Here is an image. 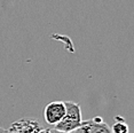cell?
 Masks as SVG:
<instances>
[{
	"instance_id": "2",
	"label": "cell",
	"mask_w": 134,
	"mask_h": 133,
	"mask_svg": "<svg viewBox=\"0 0 134 133\" xmlns=\"http://www.w3.org/2000/svg\"><path fill=\"white\" fill-rule=\"evenodd\" d=\"M72 133H114L111 128L107 123L103 122L101 117L83 120L78 129H76Z\"/></svg>"
},
{
	"instance_id": "5",
	"label": "cell",
	"mask_w": 134,
	"mask_h": 133,
	"mask_svg": "<svg viewBox=\"0 0 134 133\" xmlns=\"http://www.w3.org/2000/svg\"><path fill=\"white\" fill-rule=\"evenodd\" d=\"M112 132L114 133H129V125L126 124L124 118L121 117H115V123L112 125Z\"/></svg>"
},
{
	"instance_id": "3",
	"label": "cell",
	"mask_w": 134,
	"mask_h": 133,
	"mask_svg": "<svg viewBox=\"0 0 134 133\" xmlns=\"http://www.w3.org/2000/svg\"><path fill=\"white\" fill-rule=\"evenodd\" d=\"M65 114L64 101L49 102L44 109V118L49 125H56Z\"/></svg>"
},
{
	"instance_id": "7",
	"label": "cell",
	"mask_w": 134,
	"mask_h": 133,
	"mask_svg": "<svg viewBox=\"0 0 134 133\" xmlns=\"http://www.w3.org/2000/svg\"><path fill=\"white\" fill-rule=\"evenodd\" d=\"M39 133H49V129H41Z\"/></svg>"
},
{
	"instance_id": "1",
	"label": "cell",
	"mask_w": 134,
	"mask_h": 133,
	"mask_svg": "<svg viewBox=\"0 0 134 133\" xmlns=\"http://www.w3.org/2000/svg\"><path fill=\"white\" fill-rule=\"evenodd\" d=\"M65 114L63 118L55 125V129L64 132H74L83 123L80 106L74 101H64Z\"/></svg>"
},
{
	"instance_id": "6",
	"label": "cell",
	"mask_w": 134,
	"mask_h": 133,
	"mask_svg": "<svg viewBox=\"0 0 134 133\" xmlns=\"http://www.w3.org/2000/svg\"><path fill=\"white\" fill-rule=\"evenodd\" d=\"M49 133H72V132H64V131H60L57 129H49Z\"/></svg>"
},
{
	"instance_id": "4",
	"label": "cell",
	"mask_w": 134,
	"mask_h": 133,
	"mask_svg": "<svg viewBox=\"0 0 134 133\" xmlns=\"http://www.w3.org/2000/svg\"><path fill=\"white\" fill-rule=\"evenodd\" d=\"M41 129L37 119L22 118L12 123L7 133H39Z\"/></svg>"
}]
</instances>
